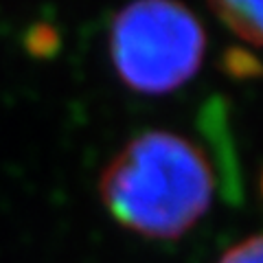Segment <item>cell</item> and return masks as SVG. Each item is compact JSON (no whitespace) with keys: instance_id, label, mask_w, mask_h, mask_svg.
Wrapping results in <instances>:
<instances>
[{"instance_id":"cell-7","label":"cell","mask_w":263,"mask_h":263,"mask_svg":"<svg viewBox=\"0 0 263 263\" xmlns=\"http://www.w3.org/2000/svg\"><path fill=\"white\" fill-rule=\"evenodd\" d=\"M261 197H263V174H261Z\"/></svg>"},{"instance_id":"cell-4","label":"cell","mask_w":263,"mask_h":263,"mask_svg":"<svg viewBox=\"0 0 263 263\" xmlns=\"http://www.w3.org/2000/svg\"><path fill=\"white\" fill-rule=\"evenodd\" d=\"M217 263H263V235L248 237L228 248Z\"/></svg>"},{"instance_id":"cell-1","label":"cell","mask_w":263,"mask_h":263,"mask_svg":"<svg viewBox=\"0 0 263 263\" xmlns=\"http://www.w3.org/2000/svg\"><path fill=\"white\" fill-rule=\"evenodd\" d=\"M213 184L209 158L195 143L149 129L132 138L103 169L99 197L123 228L171 241L206 215Z\"/></svg>"},{"instance_id":"cell-2","label":"cell","mask_w":263,"mask_h":263,"mask_svg":"<svg viewBox=\"0 0 263 263\" xmlns=\"http://www.w3.org/2000/svg\"><path fill=\"white\" fill-rule=\"evenodd\" d=\"M108 51L123 86L167 95L202 68L206 31L180 0H132L110 24Z\"/></svg>"},{"instance_id":"cell-6","label":"cell","mask_w":263,"mask_h":263,"mask_svg":"<svg viewBox=\"0 0 263 263\" xmlns=\"http://www.w3.org/2000/svg\"><path fill=\"white\" fill-rule=\"evenodd\" d=\"M226 72H233V75H239V77H252L261 72V64L250 53L235 51L226 55Z\"/></svg>"},{"instance_id":"cell-3","label":"cell","mask_w":263,"mask_h":263,"mask_svg":"<svg viewBox=\"0 0 263 263\" xmlns=\"http://www.w3.org/2000/svg\"><path fill=\"white\" fill-rule=\"evenodd\" d=\"M209 5L243 42L263 46V0H209Z\"/></svg>"},{"instance_id":"cell-5","label":"cell","mask_w":263,"mask_h":263,"mask_svg":"<svg viewBox=\"0 0 263 263\" xmlns=\"http://www.w3.org/2000/svg\"><path fill=\"white\" fill-rule=\"evenodd\" d=\"M57 44H60V35L53 27L48 24H37L33 27L27 35V48L29 53L42 57V55H53L57 51Z\"/></svg>"}]
</instances>
